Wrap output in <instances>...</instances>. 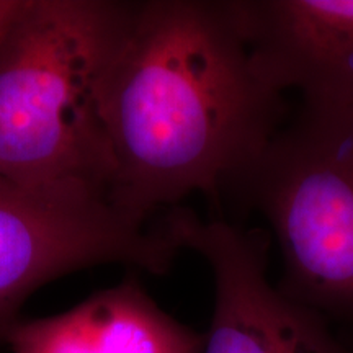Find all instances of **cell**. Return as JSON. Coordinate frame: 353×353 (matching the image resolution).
<instances>
[{
	"instance_id": "cell-1",
	"label": "cell",
	"mask_w": 353,
	"mask_h": 353,
	"mask_svg": "<svg viewBox=\"0 0 353 353\" xmlns=\"http://www.w3.org/2000/svg\"><path fill=\"white\" fill-rule=\"evenodd\" d=\"M285 110L250 61L231 0L134 2L105 103L108 201L139 226L192 193L219 205Z\"/></svg>"
},
{
	"instance_id": "cell-2",
	"label": "cell",
	"mask_w": 353,
	"mask_h": 353,
	"mask_svg": "<svg viewBox=\"0 0 353 353\" xmlns=\"http://www.w3.org/2000/svg\"><path fill=\"white\" fill-rule=\"evenodd\" d=\"M134 2L26 0L0 41V182L108 200L110 76Z\"/></svg>"
},
{
	"instance_id": "cell-3",
	"label": "cell",
	"mask_w": 353,
	"mask_h": 353,
	"mask_svg": "<svg viewBox=\"0 0 353 353\" xmlns=\"http://www.w3.org/2000/svg\"><path fill=\"white\" fill-rule=\"evenodd\" d=\"M226 196L270 226L283 263L276 288L353 325V108L303 103Z\"/></svg>"
},
{
	"instance_id": "cell-4",
	"label": "cell",
	"mask_w": 353,
	"mask_h": 353,
	"mask_svg": "<svg viewBox=\"0 0 353 353\" xmlns=\"http://www.w3.org/2000/svg\"><path fill=\"white\" fill-rule=\"evenodd\" d=\"M176 254L157 226L132 223L108 200L0 182V345L39 286L101 263L164 275Z\"/></svg>"
},
{
	"instance_id": "cell-5",
	"label": "cell",
	"mask_w": 353,
	"mask_h": 353,
	"mask_svg": "<svg viewBox=\"0 0 353 353\" xmlns=\"http://www.w3.org/2000/svg\"><path fill=\"white\" fill-rule=\"evenodd\" d=\"M157 228L213 272L214 311L203 353H353L324 317L270 283L265 232L201 219L183 206L170 208Z\"/></svg>"
},
{
	"instance_id": "cell-6",
	"label": "cell",
	"mask_w": 353,
	"mask_h": 353,
	"mask_svg": "<svg viewBox=\"0 0 353 353\" xmlns=\"http://www.w3.org/2000/svg\"><path fill=\"white\" fill-rule=\"evenodd\" d=\"M255 70L304 105L353 108V0H231Z\"/></svg>"
},
{
	"instance_id": "cell-7",
	"label": "cell",
	"mask_w": 353,
	"mask_h": 353,
	"mask_svg": "<svg viewBox=\"0 0 353 353\" xmlns=\"http://www.w3.org/2000/svg\"><path fill=\"white\" fill-rule=\"evenodd\" d=\"M12 353H203L205 335L167 314L134 273L61 314L17 321Z\"/></svg>"
},
{
	"instance_id": "cell-8",
	"label": "cell",
	"mask_w": 353,
	"mask_h": 353,
	"mask_svg": "<svg viewBox=\"0 0 353 353\" xmlns=\"http://www.w3.org/2000/svg\"><path fill=\"white\" fill-rule=\"evenodd\" d=\"M26 0H0V41L6 37L13 21L19 19Z\"/></svg>"
}]
</instances>
